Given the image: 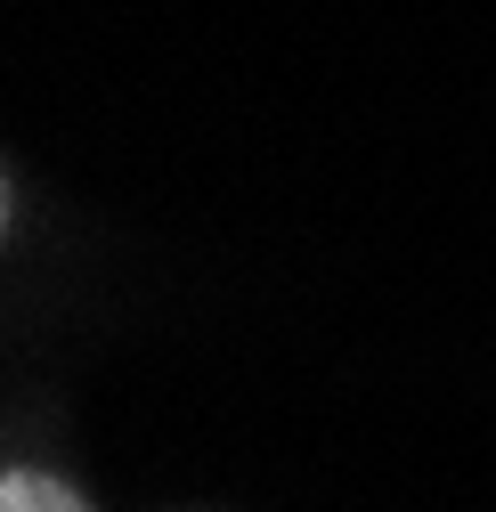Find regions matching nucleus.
I'll return each mask as SVG.
<instances>
[{
	"instance_id": "f257e3e1",
	"label": "nucleus",
	"mask_w": 496,
	"mask_h": 512,
	"mask_svg": "<svg viewBox=\"0 0 496 512\" xmlns=\"http://www.w3.org/2000/svg\"><path fill=\"white\" fill-rule=\"evenodd\" d=\"M0 512H82V496L57 488L49 472H9L0 480Z\"/></svg>"
}]
</instances>
